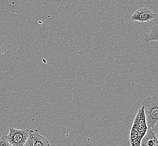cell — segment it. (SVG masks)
<instances>
[{"instance_id": "8", "label": "cell", "mask_w": 158, "mask_h": 146, "mask_svg": "<svg viewBox=\"0 0 158 146\" xmlns=\"http://www.w3.org/2000/svg\"><path fill=\"white\" fill-rule=\"evenodd\" d=\"M0 146H12L6 140V136L2 135L0 138Z\"/></svg>"}, {"instance_id": "2", "label": "cell", "mask_w": 158, "mask_h": 146, "mask_svg": "<svg viewBox=\"0 0 158 146\" xmlns=\"http://www.w3.org/2000/svg\"><path fill=\"white\" fill-rule=\"evenodd\" d=\"M142 106L148 129L158 131V97L157 96L145 98L142 102Z\"/></svg>"}, {"instance_id": "5", "label": "cell", "mask_w": 158, "mask_h": 146, "mask_svg": "<svg viewBox=\"0 0 158 146\" xmlns=\"http://www.w3.org/2000/svg\"><path fill=\"white\" fill-rule=\"evenodd\" d=\"M158 131L148 129L141 140L140 146H158Z\"/></svg>"}, {"instance_id": "7", "label": "cell", "mask_w": 158, "mask_h": 146, "mask_svg": "<svg viewBox=\"0 0 158 146\" xmlns=\"http://www.w3.org/2000/svg\"><path fill=\"white\" fill-rule=\"evenodd\" d=\"M158 33V18L156 19L154 23L152 24V27L150 28V32L148 34H144L145 38L143 40V42L149 43L152 41H157Z\"/></svg>"}, {"instance_id": "3", "label": "cell", "mask_w": 158, "mask_h": 146, "mask_svg": "<svg viewBox=\"0 0 158 146\" xmlns=\"http://www.w3.org/2000/svg\"><path fill=\"white\" fill-rule=\"evenodd\" d=\"M31 130L10 128L6 140L12 146H23L31 134Z\"/></svg>"}, {"instance_id": "10", "label": "cell", "mask_w": 158, "mask_h": 146, "mask_svg": "<svg viewBox=\"0 0 158 146\" xmlns=\"http://www.w3.org/2000/svg\"><path fill=\"white\" fill-rule=\"evenodd\" d=\"M51 146V144H49V145H48V146Z\"/></svg>"}, {"instance_id": "6", "label": "cell", "mask_w": 158, "mask_h": 146, "mask_svg": "<svg viewBox=\"0 0 158 146\" xmlns=\"http://www.w3.org/2000/svg\"><path fill=\"white\" fill-rule=\"evenodd\" d=\"M31 134L33 140L34 146H47L51 144L46 138L39 133L37 129L31 130Z\"/></svg>"}, {"instance_id": "4", "label": "cell", "mask_w": 158, "mask_h": 146, "mask_svg": "<svg viewBox=\"0 0 158 146\" xmlns=\"http://www.w3.org/2000/svg\"><path fill=\"white\" fill-rule=\"evenodd\" d=\"M158 14L154 13L147 7L145 6L134 12V14L131 16V20L132 21L141 23L149 22L152 20H155L156 19L158 18Z\"/></svg>"}, {"instance_id": "9", "label": "cell", "mask_w": 158, "mask_h": 146, "mask_svg": "<svg viewBox=\"0 0 158 146\" xmlns=\"http://www.w3.org/2000/svg\"><path fill=\"white\" fill-rule=\"evenodd\" d=\"M23 146H34L33 140V137H32L31 133L29 137L27 139V141L26 142V143H25L24 145Z\"/></svg>"}, {"instance_id": "1", "label": "cell", "mask_w": 158, "mask_h": 146, "mask_svg": "<svg viewBox=\"0 0 158 146\" xmlns=\"http://www.w3.org/2000/svg\"><path fill=\"white\" fill-rule=\"evenodd\" d=\"M148 129L143 108L141 106L137 111L131 127L130 134L131 146H140L141 140L146 134Z\"/></svg>"}]
</instances>
